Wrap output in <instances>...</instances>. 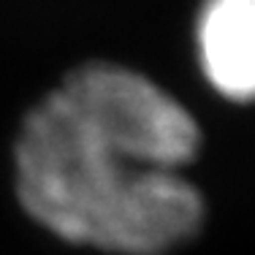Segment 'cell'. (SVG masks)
<instances>
[{
	"label": "cell",
	"mask_w": 255,
	"mask_h": 255,
	"mask_svg": "<svg viewBox=\"0 0 255 255\" xmlns=\"http://www.w3.org/2000/svg\"><path fill=\"white\" fill-rule=\"evenodd\" d=\"M198 144L190 112L155 82L87 65L27 117L16 187L25 209L63 239L160 255L201 228L204 201L179 177Z\"/></svg>",
	"instance_id": "obj_1"
},
{
	"label": "cell",
	"mask_w": 255,
	"mask_h": 255,
	"mask_svg": "<svg viewBox=\"0 0 255 255\" xmlns=\"http://www.w3.org/2000/svg\"><path fill=\"white\" fill-rule=\"evenodd\" d=\"M198 54L209 84L231 101H255V0H206Z\"/></svg>",
	"instance_id": "obj_2"
}]
</instances>
